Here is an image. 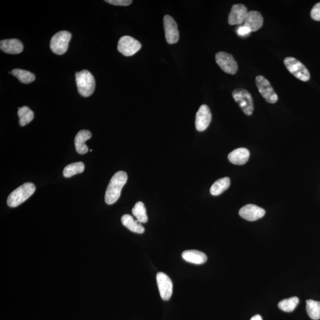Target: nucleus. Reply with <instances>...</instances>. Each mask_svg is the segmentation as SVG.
Here are the masks:
<instances>
[{
    "instance_id": "nucleus-31",
    "label": "nucleus",
    "mask_w": 320,
    "mask_h": 320,
    "mask_svg": "<svg viewBox=\"0 0 320 320\" xmlns=\"http://www.w3.org/2000/svg\"><path fill=\"white\" fill-rule=\"evenodd\" d=\"M250 320H263L262 317L260 315H256L253 316V318Z\"/></svg>"
},
{
    "instance_id": "nucleus-28",
    "label": "nucleus",
    "mask_w": 320,
    "mask_h": 320,
    "mask_svg": "<svg viewBox=\"0 0 320 320\" xmlns=\"http://www.w3.org/2000/svg\"><path fill=\"white\" fill-rule=\"evenodd\" d=\"M236 33L240 37H246L251 34L252 31L250 28L245 26H240L237 28Z\"/></svg>"
},
{
    "instance_id": "nucleus-9",
    "label": "nucleus",
    "mask_w": 320,
    "mask_h": 320,
    "mask_svg": "<svg viewBox=\"0 0 320 320\" xmlns=\"http://www.w3.org/2000/svg\"><path fill=\"white\" fill-rule=\"evenodd\" d=\"M141 43L135 38L123 36L120 38L118 44L119 52L126 56H132L141 49Z\"/></svg>"
},
{
    "instance_id": "nucleus-5",
    "label": "nucleus",
    "mask_w": 320,
    "mask_h": 320,
    "mask_svg": "<svg viewBox=\"0 0 320 320\" xmlns=\"http://www.w3.org/2000/svg\"><path fill=\"white\" fill-rule=\"evenodd\" d=\"M284 64L288 70L297 78L303 81H308L310 78V72L302 62L293 57H287Z\"/></svg>"
},
{
    "instance_id": "nucleus-25",
    "label": "nucleus",
    "mask_w": 320,
    "mask_h": 320,
    "mask_svg": "<svg viewBox=\"0 0 320 320\" xmlns=\"http://www.w3.org/2000/svg\"><path fill=\"white\" fill-rule=\"evenodd\" d=\"M12 74L18 78V80L24 84H29L35 80V75L31 72L23 70L21 69H14Z\"/></svg>"
},
{
    "instance_id": "nucleus-8",
    "label": "nucleus",
    "mask_w": 320,
    "mask_h": 320,
    "mask_svg": "<svg viewBox=\"0 0 320 320\" xmlns=\"http://www.w3.org/2000/svg\"><path fill=\"white\" fill-rule=\"evenodd\" d=\"M215 61L220 68L229 74H235L238 71V64L233 56L226 52H219L215 55Z\"/></svg>"
},
{
    "instance_id": "nucleus-14",
    "label": "nucleus",
    "mask_w": 320,
    "mask_h": 320,
    "mask_svg": "<svg viewBox=\"0 0 320 320\" xmlns=\"http://www.w3.org/2000/svg\"><path fill=\"white\" fill-rule=\"evenodd\" d=\"M248 13L246 6L242 4L233 5L229 15V23L230 25L242 24L245 21Z\"/></svg>"
},
{
    "instance_id": "nucleus-11",
    "label": "nucleus",
    "mask_w": 320,
    "mask_h": 320,
    "mask_svg": "<svg viewBox=\"0 0 320 320\" xmlns=\"http://www.w3.org/2000/svg\"><path fill=\"white\" fill-rule=\"evenodd\" d=\"M157 283L161 299L169 301L173 294V283L170 278L163 272L157 274Z\"/></svg>"
},
{
    "instance_id": "nucleus-21",
    "label": "nucleus",
    "mask_w": 320,
    "mask_h": 320,
    "mask_svg": "<svg viewBox=\"0 0 320 320\" xmlns=\"http://www.w3.org/2000/svg\"><path fill=\"white\" fill-rule=\"evenodd\" d=\"M230 186L229 177H223L217 180L211 186L210 192L212 195L218 196L229 189Z\"/></svg>"
},
{
    "instance_id": "nucleus-13",
    "label": "nucleus",
    "mask_w": 320,
    "mask_h": 320,
    "mask_svg": "<svg viewBox=\"0 0 320 320\" xmlns=\"http://www.w3.org/2000/svg\"><path fill=\"white\" fill-rule=\"evenodd\" d=\"M266 212L258 206L248 204L244 206L239 211L240 216L249 221H255L264 217Z\"/></svg>"
},
{
    "instance_id": "nucleus-29",
    "label": "nucleus",
    "mask_w": 320,
    "mask_h": 320,
    "mask_svg": "<svg viewBox=\"0 0 320 320\" xmlns=\"http://www.w3.org/2000/svg\"><path fill=\"white\" fill-rule=\"evenodd\" d=\"M311 17L316 21H320V2L316 4L311 11Z\"/></svg>"
},
{
    "instance_id": "nucleus-4",
    "label": "nucleus",
    "mask_w": 320,
    "mask_h": 320,
    "mask_svg": "<svg viewBox=\"0 0 320 320\" xmlns=\"http://www.w3.org/2000/svg\"><path fill=\"white\" fill-rule=\"evenodd\" d=\"M232 96L246 115H252L254 110V103L252 94L248 91L242 88H236L233 91Z\"/></svg>"
},
{
    "instance_id": "nucleus-30",
    "label": "nucleus",
    "mask_w": 320,
    "mask_h": 320,
    "mask_svg": "<svg viewBox=\"0 0 320 320\" xmlns=\"http://www.w3.org/2000/svg\"><path fill=\"white\" fill-rule=\"evenodd\" d=\"M105 1L110 4L120 6H128L132 2L131 0H106Z\"/></svg>"
},
{
    "instance_id": "nucleus-22",
    "label": "nucleus",
    "mask_w": 320,
    "mask_h": 320,
    "mask_svg": "<svg viewBox=\"0 0 320 320\" xmlns=\"http://www.w3.org/2000/svg\"><path fill=\"white\" fill-rule=\"evenodd\" d=\"M17 114L19 118V123L21 126L27 125L34 118L33 111L27 106L19 107Z\"/></svg>"
},
{
    "instance_id": "nucleus-17",
    "label": "nucleus",
    "mask_w": 320,
    "mask_h": 320,
    "mask_svg": "<svg viewBox=\"0 0 320 320\" xmlns=\"http://www.w3.org/2000/svg\"><path fill=\"white\" fill-rule=\"evenodd\" d=\"M92 137L91 133L87 130H81L76 135L74 139V144L77 153L80 154H85L88 151V148L85 142Z\"/></svg>"
},
{
    "instance_id": "nucleus-10",
    "label": "nucleus",
    "mask_w": 320,
    "mask_h": 320,
    "mask_svg": "<svg viewBox=\"0 0 320 320\" xmlns=\"http://www.w3.org/2000/svg\"><path fill=\"white\" fill-rule=\"evenodd\" d=\"M165 35L168 43L174 44L179 40L178 26L174 19L169 15H166L163 19Z\"/></svg>"
},
{
    "instance_id": "nucleus-15",
    "label": "nucleus",
    "mask_w": 320,
    "mask_h": 320,
    "mask_svg": "<svg viewBox=\"0 0 320 320\" xmlns=\"http://www.w3.org/2000/svg\"><path fill=\"white\" fill-rule=\"evenodd\" d=\"M264 24V17L261 12L258 11H250L248 12L244 22V26L250 28L252 31H258Z\"/></svg>"
},
{
    "instance_id": "nucleus-3",
    "label": "nucleus",
    "mask_w": 320,
    "mask_h": 320,
    "mask_svg": "<svg viewBox=\"0 0 320 320\" xmlns=\"http://www.w3.org/2000/svg\"><path fill=\"white\" fill-rule=\"evenodd\" d=\"M75 80L78 93L82 96L87 97L93 94L96 87V82L90 71L82 70L76 72Z\"/></svg>"
},
{
    "instance_id": "nucleus-19",
    "label": "nucleus",
    "mask_w": 320,
    "mask_h": 320,
    "mask_svg": "<svg viewBox=\"0 0 320 320\" xmlns=\"http://www.w3.org/2000/svg\"><path fill=\"white\" fill-rule=\"evenodd\" d=\"M182 258L185 261L195 265H202L207 261V256L204 253L198 250H186L183 252Z\"/></svg>"
},
{
    "instance_id": "nucleus-6",
    "label": "nucleus",
    "mask_w": 320,
    "mask_h": 320,
    "mask_svg": "<svg viewBox=\"0 0 320 320\" xmlns=\"http://www.w3.org/2000/svg\"><path fill=\"white\" fill-rule=\"evenodd\" d=\"M71 39V34L68 31H60L52 37L50 47L53 53L63 55L68 50L69 42Z\"/></svg>"
},
{
    "instance_id": "nucleus-27",
    "label": "nucleus",
    "mask_w": 320,
    "mask_h": 320,
    "mask_svg": "<svg viewBox=\"0 0 320 320\" xmlns=\"http://www.w3.org/2000/svg\"><path fill=\"white\" fill-rule=\"evenodd\" d=\"M299 298L296 297H291L290 299L281 301V302L279 303L278 307L282 311L291 313L296 309L297 306L299 305Z\"/></svg>"
},
{
    "instance_id": "nucleus-7",
    "label": "nucleus",
    "mask_w": 320,
    "mask_h": 320,
    "mask_svg": "<svg viewBox=\"0 0 320 320\" xmlns=\"http://www.w3.org/2000/svg\"><path fill=\"white\" fill-rule=\"evenodd\" d=\"M256 84L259 93L267 102L274 104L277 102L278 96L272 87L271 82L263 75H258L256 78Z\"/></svg>"
},
{
    "instance_id": "nucleus-16",
    "label": "nucleus",
    "mask_w": 320,
    "mask_h": 320,
    "mask_svg": "<svg viewBox=\"0 0 320 320\" xmlns=\"http://www.w3.org/2000/svg\"><path fill=\"white\" fill-rule=\"evenodd\" d=\"M0 48L2 51L9 54H18L23 51V45L16 39H5L0 42Z\"/></svg>"
},
{
    "instance_id": "nucleus-1",
    "label": "nucleus",
    "mask_w": 320,
    "mask_h": 320,
    "mask_svg": "<svg viewBox=\"0 0 320 320\" xmlns=\"http://www.w3.org/2000/svg\"><path fill=\"white\" fill-rule=\"evenodd\" d=\"M127 174L123 171H119L114 174L107 186L104 197L107 204L112 205L118 200L123 187L127 182Z\"/></svg>"
},
{
    "instance_id": "nucleus-26",
    "label": "nucleus",
    "mask_w": 320,
    "mask_h": 320,
    "mask_svg": "<svg viewBox=\"0 0 320 320\" xmlns=\"http://www.w3.org/2000/svg\"><path fill=\"white\" fill-rule=\"evenodd\" d=\"M84 164L82 162H77L67 165L63 171V175L66 178H69L84 172Z\"/></svg>"
},
{
    "instance_id": "nucleus-2",
    "label": "nucleus",
    "mask_w": 320,
    "mask_h": 320,
    "mask_svg": "<svg viewBox=\"0 0 320 320\" xmlns=\"http://www.w3.org/2000/svg\"><path fill=\"white\" fill-rule=\"evenodd\" d=\"M35 191L36 187L33 183H25L9 195L7 205L9 207H17L29 198Z\"/></svg>"
},
{
    "instance_id": "nucleus-12",
    "label": "nucleus",
    "mask_w": 320,
    "mask_h": 320,
    "mask_svg": "<svg viewBox=\"0 0 320 320\" xmlns=\"http://www.w3.org/2000/svg\"><path fill=\"white\" fill-rule=\"evenodd\" d=\"M212 119L210 109L206 104H203L196 115L195 126L198 131H204L210 125Z\"/></svg>"
},
{
    "instance_id": "nucleus-23",
    "label": "nucleus",
    "mask_w": 320,
    "mask_h": 320,
    "mask_svg": "<svg viewBox=\"0 0 320 320\" xmlns=\"http://www.w3.org/2000/svg\"><path fill=\"white\" fill-rule=\"evenodd\" d=\"M306 310L310 318L315 320L320 319V302L312 300H307Z\"/></svg>"
},
{
    "instance_id": "nucleus-20",
    "label": "nucleus",
    "mask_w": 320,
    "mask_h": 320,
    "mask_svg": "<svg viewBox=\"0 0 320 320\" xmlns=\"http://www.w3.org/2000/svg\"><path fill=\"white\" fill-rule=\"evenodd\" d=\"M122 223L132 232L138 234L144 233L145 229L137 220H134L131 215L125 214L121 218Z\"/></svg>"
},
{
    "instance_id": "nucleus-18",
    "label": "nucleus",
    "mask_w": 320,
    "mask_h": 320,
    "mask_svg": "<svg viewBox=\"0 0 320 320\" xmlns=\"http://www.w3.org/2000/svg\"><path fill=\"white\" fill-rule=\"evenodd\" d=\"M250 152L245 148L236 149L229 155V160L231 163L236 165H244L248 161Z\"/></svg>"
},
{
    "instance_id": "nucleus-24",
    "label": "nucleus",
    "mask_w": 320,
    "mask_h": 320,
    "mask_svg": "<svg viewBox=\"0 0 320 320\" xmlns=\"http://www.w3.org/2000/svg\"><path fill=\"white\" fill-rule=\"evenodd\" d=\"M132 214L134 215L137 220L140 223H146L148 221L146 208L143 202H138L133 208Z\"/></svg>"
}]
</instances>
